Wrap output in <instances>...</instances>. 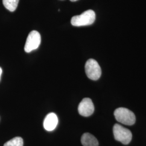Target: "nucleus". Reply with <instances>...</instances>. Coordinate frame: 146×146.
Here are the masks:
<instances>
[{"label": "nucleus", "mask_w": 146, "mask_h": 146, "mask_svg": "<svg viewBox=\"0 0 146 146\" xmlns=\"http://www.w3.org/2000/svg\"><path fill=\"white\" fill-rule=\"evenodd\" d=\"M95 13L93 10L85 11L80 15L73 16L71 24L73 26L81 27L92 25L95 20Z\"/></svg>", "instance_id": "f257e3e1"}, {"label": "nucleus", "mask_w": 146, "mask_h": 146, "mask_svg": "<svg viewBox=\"0 0 146 146\" xmlns=\"http://www.w3.org/2000/svg\"><path fill=\"white\" fill-rule=\"evenodd\" d=\"M78 111L80 115L84 117L92 115L94 111V106L92 100L89 98L82 100L78 105Z\"/></svg>", "instance_id": "423d86ee"}, {"label": "nucleus", "mask_w": 146, "mask_h": 146, "mask_svg": "<svg viewBox=\"0 0 146 146\" xmlns=\"http://www.w3.org/2000/svg\"><path fill=\"white\" fill-rule=\"evenodd\" d=\"M23 140L21 137H15L5 142L3 146H23Z\"/></svg>", "instance_id": "9d476101"}, {"label": "nucleus", "mask_w": 146, "mask_h": 146, "mask_svg": "<svg viewBox=\"0 0 146 146\" xmlns=\"http://www.w3.org/2000/svg\"><path fill=\"white\" fill-rule=\"evenodd\" d=\"M113 134L115 140L120 141L124 145L129 144L132 139L131 131L119 124H115L114 125Z\"/></svg>", "instance_id": "7ed1b4c3"}, {"label": "nucleus", "mask_w": 146, "mask_h": 146, "mask_svg": "<svg viewBox=\"0 0 146 146\" xmlns=\"http://www.w3.org/2000/svg\"><path fill=\"white\" fill-rule=\"evenodd\" d=\"M70 1H72V2H75V1H78V0H70Z\"/></svg>", "instance_id": "f8f14e48"}, {"label": "nucleus", "mask_w": 146, "mask_h": 146, "mask_svg": "<svg viewBox=\"0 0 146 146\" xmlns=\"http://www.w3.org/2000/svg\"><path fill=\"white\" fill-rule=\"evenodd\" d=\"M81 141L84 146H99V142L96 138L88 133H84L82 135Z\"/></svg>", "instance_id": "6e6552de"}, {"label": "nucleus", "mask_w": 146, "mask_h": 146, "mask_svg": "<svg viewBox=\"0 0 146 146\" xmlns=\"http://www.w3.org/2000/svg\"><path fill=\"white\" fill-rule=\"evenodd\" d=\"M41 38L40 33L36 31H31L27 38L25 46V50L26 52H30L37 49L40 45Z\"/></svg>", "instance_id": "39448f33"}, {"label": "nucleus", "mask_w": 146, "mask_h": 146, "mask_svg": "<svg viewBox=\"0 0 146 146\" xmlns=\"http://www.w3.org/2000/svg\"><path fill=\"white\" fill-rule=\"evenodd\" d=\"M2 73V68L0 67V78H1V76Z\"/></svg>", "instance_id": "9b49d317"}, {"label": "nucleus", "mask_w": 146, "mask_h": 146, "mask_svg": "<svg viewBox=\"0 0 146 146\" xmlns=\"http://www.w3.org/2000/svg\"><path fill=\"white\" fill-rule=\"evenodd\" d=\"M115 119L125 125H133L135 122V114L130 110L125 108H118L114 111Z\"/></svg>", "instance_id": "f03ea898"}, {"label": "nucleus", "mask_w": 146, "mask_h": 146, "mask_svg": "<svg viewBox=\"0 0 146 146\" xmlns=\"http://www.w3.org/2000/svg\"><path fill=\"white\" fill-rule=\"evenodd\" d=\"M2 2L7 9L11 12H13L16 9L19 0H3Z\"/></svg>", "instance_id": "1a4fd4ad"}, {"label": "nucleus", "mask_w": 146, "mask_h": 146, "mask_svg": "<svg viewBox=\"0 0 146 146\" xmlns=\"http://www.w3.org/2000/svg\"><path fill=\"white\" fill-rule=\"evenodd\" d=\"M85 72L87 77L92 80H98L101 75V69L94 59H89L85 64Z\"/></svg>", "instance_id": "20e7f679"}, {"label": "nucleus", "mask_w": 146, "mask_h": 146, "mask_svg": "<svg viewBox=\"0 0 146 146\" xmlns=\"http://www.w3.org/2000/svg\"><path fill=\"white\" fill-rule=\"evenodd\" d=\"M58 124V116L54 113H49L45 117L43 122L44 128L47 131L54 130Z\"/></svg>", "instance_id": "0eeeda50"}]
</instances>
